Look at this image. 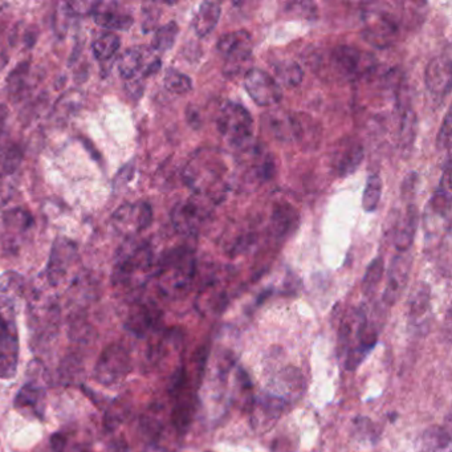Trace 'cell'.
<instances>
[{"label": "cell", "instance_id": "cell-1", "mask_svg": "<svg viewBox=\"0 0 452 452\" xmlns=\"http://www.w3.org/2000/svg\"><path fill=\"white\" fill-rule=\"evenodd\" d=\"M153 252L148 243L130 237L117 254L113 284L118 287H141L150 274Z\"/></svg>", "mask_w": 452, "mask_h": 452}, {"label": "cell", "instance_id": "cell-2", "mask_svg": "<svg viewBox=\"0 0 452 452\" xmlns=\"http://www.w3.org/2000/svg\"><path fill=\"white\" fill-rule=\"evenodd\" d=\"M195 274V260L186 248H176L164 254L158 263L155 276L161 293L176 299L186 293Z\"/></svg>", "mask_w": 452, "mask_h": 452}, {"label": "cell", "instance_id": "cell-3", "mask_svg": "<svg viewBox=\"0 0 452 452\" xmlns=\"http://www.w3.org/2000/svg\"><path fill=\"white\" fill-rule=\"evenodd\" d=\"M227 167L219 153L199 150L194 154L183 170L185 183L199 196L214 198L220 192V182Z\"/></svg>", "mask_w": 452, "mask_h": 452}, {"label": "cell", "instance_id": "cell-4", "mask_svg": "<svg viewBox=\"0 0 452 452\" xmlns=\"http://www.w3.org/2000/svg\"><path fill=\"white\" fill-rule=\"evenodd\" d=\"M217 125L221 137L233 148L249 149L254 134V120L248 110L233 101H227L219 110Z\"/></svg>", "mask_w": 452, "mask_h": 452}, {"label": "cell", "instance_id": "cell-5", "mask_svg": "<svg viewBox=\"0 0 452 452\" xmlns=\"http://www.w3.org/2000/svg\"><path fill=\"white\" fill-rule=\"evenodd\" d=\"M132 371L129 352L120 343H110L98 357L95 366V380L102 386L113 387L123 384Z\"/></svg>", "mask_w": 452, "mask_h": 452}, {"label": "cell", "instance_id": "cell-6", "mask_svg": "<svg viewBox=\"0 0 452 452\" xmlns=\"http://www.w3.org/2000/svg\"><path fill=\"white\" fill-rule=\"evenodd\" d=\"M161 65V59L146 45L129 48L118 59V72L126 81H142L155 75Z\"/></svg>", "mask_w": 452, "mask_h": 452}, {"label": "cell", "instance_id": "cell-7", "mask_svg": "<svg viewBox=\"0 0 452 452\" xmlns=\"http://www.w3.org/2000/svg\"><path fill=\"white\" fill-rule=\"evenodd\" d=\"M364 38L377 48H386L397 39L399 32V19L389 10L380 8L374 4L364 15Z\"/></svg>", "mask_w": 452, "mask_h": 452}, {"label": "cell", "instance_id": "cell-8", "mask_svg": "<svg viewBox=\"0 0 452 452\" xmlns=\"http://www.w3.org/2000/svg\"><path fill=\"white\" fill-rule=\"evenodd\" d=\"M44 369L39 361H32L28 366V380L15 397V409L41 419L45 411V389L44 378L39 373Z\"/></svg>", "mask_w": 452, "mask_h": 452}, {"label": "cell", "instance_id": "cell-9", "mask_svg": "<svg viewBox=\"0 0 452 452\" xmlns=\"http://www.w3.org/2000/svg\"><path fill=\"white\" fill-rule=\"evenodd\" d=\"M330 64L337 76L354 81L373 70L374 59L356 47L338 45L330 52Z\"/></svg>", "mask_w": 452, "mask_h": 452}, {"label": "cell", "instance_id": "cell-10", "mask_svg": "<svg viewBox=\"0 0 452 452\" xmlns=\"http://www.w3.org/2000/svg\"><path fill=\"white\" fill-rule=\"evenodd\" d=\"M218 51L226 60V75L240 72L252 56V36L246 29L224 33L218 40Z\"/></svg>", "mask_w": 452, "mask_h": 452}, {"label": "cell", "instance_id": "cell-11", "mask_svg": "<svg viewBox=\"0 0 452 452\" xmlns=\"http://www.w3.org/2000/svg\"><path fill=\"white\" fill-rule=\"evenodd\" d=\"M77 260V246L67 237H59L52 247L51 258L45 271L48 284L54 288L64 284L70 271L76 267Z\"/></svg>", "mask_w": 452, "mask_h": 452}, {"label": "cell", "instance_id": "cell-12", "mask_svg": "<svg viewBox=\"0 0 452 452\" xmlns=\"http://www.w3.org/2000/svg\"><path fill=\"white\" fill-rule=\"evenodd\" d=\"M153 221V210L146 202L125 203L118 207L111 215V224L114 230L129 239L150 227Z\"/></svg>", "mask_w": 452, "mask_h": 452}, {"label": "cell", "instance_id": "cell-13", "mask_svg": "<svg viewBox=\"0 0 452 452\" xmlns=\"http://www.w3.org/2000/svg\"><path fill=\"white\" fill-rule=\"evenodd\" d=\"M244 88L248 96L259 107H272L281 101L283 89L268 72L249 68L244 73Z\"/></svg>", "mask_w": 452, "mask_h": 452}, {"label": "cell", "instance_id": "cell-14", "mask_svg": "<svg viewBox=\"0 0 452 452\" xmlns=\"http://www.w3.org/2000/svg\"><path fill=\"white\" fill-rule=\"evenodd\" d=\"M208 217V205L202 199L192 198L174 205L171 211V223L180 235L198 233Z\"/></svg>", "mask_w": 452, "mask_h": 452}, {"label": "cell", "instance_id": "cell-15", "mask_svg": "<svg viewBox=\"0 0 452 452\" xmlns=\"http://www.w3.org/2000/svg\"><path fill=\"white\" fill-rule=\"evenodd\" d=\"M451 75V56L447 47V51L434 56L426 68V88L434 100L443 101L450 93Z\"/></svg>", "mask_w": 452, "mask_h": 452}, {"label": "cell", "instance_id": "cell-16", "mask_svg": "<svg viewBox=\"0 0 452 452\" xmlns=\"http://www.w3.org/2000/svg\"><path fill=\"white\" fill-rule=\"evenodd\" d=\"M19 334L16 324L0 318V378L10 380L17 373Z\"/></svg>", "mask_w": 452, "mask_h": 452}, {"label": "cell", "instance_id": "cell-17", "mask_svg": "<svg viewBox=\"0 0 452 452\" xmlns=\"http://www.w3.org/2000/svg\"><path fill=\"white\" fill-rule=\"evenodd\" d=\"M23 277L16 272H6L0 277V318L16 324L19 302L23 297Z\"/></svg>", "mask_w": 452, "mask_h": 452}, {"label": "cell", "instance_id": "cell-18", "mask_svg": "<svg viewBox=\"0 0 452 452\" xmlns=\"http://www.w3.org/2000/svg\"><path fill=\"white\" fill-rule=\"evenodd\" d=\"M411 259L407 252H398L389 268L387 284L384 288V302L393 305L400 297L403 290L407 287L410 277Z\"/></svg>", "mask_w": 452, "mask_h": 452}, {"label": "cell", "instance_id": "cell-19", "mask_svg": "<svg viewBox=\"0 0 452 452\" xmlns=\"http://www.w3.org/2000/svg\"><path fill=\"white\" fill-rule=\"evenodd\" d=\"M33 227V218L32 215L20 208L16 207L7 211L3 215V233H4V244L15 249L16 240L20 239L24 233H27Z\"/></svg>", "mask_w": 452, "mask_h": 452}, {"label": "cell", "instance_id": "cell-20", "mask_svg": "<svg viewBox=\"0 0 452 452\" xmlns=\"http://www.w3.org/2000/svg\"><path fill=\"white\" fill-rule=\"evenodd\" d=\"M365 157L364 146L356 141H345L343 148L336 153L334 169L340 177L352 176Z\"/></svg>", "mask_w": 452, "mask_h": 452}, {"label": "cell", "instance_id": "cell-21", "mask_svg": "<svg viewBox=\"0 0 452 452\" xmlns=\"http://www.w3.org/2000/svg\"><path fill=\"white\" fill-rule=\"evenodd\" d=\"M116 3H97L96 10L93 13L95 23L100 27L108 31H123L133 26V17L130 15L121 14L116 10Z\"/></svg>", "mask_w": 452, "mask_h": 452}, {"label": "cell", "instance_id": "cell-22", "mask_svg": "<svg viewBox=\"0 0 452 452\" xmlns=\"http://www.w3.org/2000/svg\"><path fill=\"white\" fill-rule=\"evenodd\" d=\"M221 6L218 1H203L192 17V28L198 38L208 36L219 23Z\"/></svg>", "mask_w": 452, "mask_h": 452}, {"label": "cell", "instance_id": "cell-23", "mask_svg": "<svg viewBox=\"0 0 452 452\" xmlns=\"http://www.w3.org/2000/svg\"><path fill=\"white\" fill-rule=\"evenodd\" d=\"M158 311L149 304H136L130 308L126 328L136 336H145L158 321Z\"/></svg>", "mask_w": 452, "mask_h": 452}, {"label": "cell", "instance_id": "cell-24", "mask_svg": "<svg viewBox=\"0 0 452 452\" xmlns=\"http://www.w3.org/2000/svg\"><path fill=\"white\" fill-rule=\"evenodd\" d=\"M299 221V212L295 210L293 205L288 203L276 205L271 215V233L279 239H284L296 230Z\"/></svg>", "mask_w": 452, "mask_h": 452}, {"label": "cell", "instance_id": "cell-25", "mask_svg": "<svg viewBox=\"0 0 452 452\" xmlns=\"http://www.w3.org/2000/svg\"><path fill=\"white\" fill-rule=\"evenodd\" d=\"M418 223L419 212L416 205H407L405 215L398 221L397 233L394 239L398 252H407L410 249L418 230Z\"/></svg>", "mask_w": 452, "mask_h": 452}, {"label": "cell", "instance_id": "cell-26", "mask_svg": "<svg viewBox=\"0 0 452 452\" xmlns=\"http://www.w3.org/2000/svg\"><path fill=\"white\" fill-rule=\"evenodd\" d=\"M283 411V399L276 396H264L254 406L252 423L256 428H267L279 419Z\"/></svg>", "mask_w": 452, "mask_h": 452}, {"label": "cell", "instance_id": "cell-27", "mask_svg": "<svg viewBox=\"0 0 452 452\" xmlns=\"http://www.w3.org/2000/svg\"><path fill=\"white\" fill-rule=\"evenodd\" d=\"M450 446V434L442 427L432 426L418 440V452H449Z\"/></svg>", "mask_w": 452, "mask_h": 452}, {"label": "cell", "instance_id": "cell-28", "mask_svg": "<svg viewBox=\"0 0 452 452\" xmlns=\"http://www.w3.org/2000/svg\"><path fill=\"white\" fill-rule=\"evenodd\" d=\"M410 318L412 324L419 325L425 321L426 315L430 312V288L425 283L416 284L409 299Z\"/></svg>", "mask_w": 452, "mask_h": 452}, {"label": "cell", "instance_id": "cell-29", "mask_svg": "<svg viewBox=\"0 0 452 452\" xmlns=\"http://www.w3.org/2000/svg\"><path fill=\"white\" fill-rule=\"evenodd\" d=\"M274 80L279 85L287 88H296L302 84L304 79V70L302 65L293 60H283L274 64Z\"/></svg>", "mask_w": 452, "mask_h": 452}, {"label": "cell", "instance_id": "cell-30", "mask_svg": "<svg viewBox=\"0 0 452 452\" xmlns=\"http://www.w3.org/2000/svg\"><path fill=\"white\" fill-rule=\"evenodd\" d=\"M274 386L280 396L290 398L300 396L302 391V373L295 368H287L274 378Z\"/></svg>", "mask_w": 452, "mask_h": 452}, {"label": "cell", "instance_id": "cell-31", "mask_svg": "<svg viewBox=\"0 0 452 452\" xmlns=\"http://www.w3.org/2000/svg\"><path fill=\"white\" fill-rule=\"evenodd\" d=\"M418 132V118L415 111L406 108L402 111L399 123V146L402 150H409L414 145Z\"/></svg>", "mask_w": 452, "mask_h": 452}, {"label": "cell", "instance_id": "cell-32", "mask_svg": "<svg viewBox=\"0 0 452 452\" xmlns=\"http://www.w3.org/2000/svg\"><path fill=\"white\" fill-rule=\"evenodd\" d=\"M120 48V38L114 32H104L92 44L93 55L98 61H107L117 54Z\"/></svg>", "mask_w": 452, "mask_h": 452}, {"label": "cell", "instance_id": "cell-33", "mask_svg": "<svg viewBox=\"0 0 452 452\" xmlns=\"http://www.w3.org/2000/svg\"><path fill=\"white\" fill-rule=\"evenodd\" d=\"M178 32L179 27L177 22H174V20L169 22L167 24H164L155 31L151 48L155 52H166V51L171 49L174 42L177 40Z\"/></svg>", "mask_w": 452, "mask_h": 452}, {"label": "cell", "instance_id": "cell-34", "mask_svg": "<svg viewBox=\"0 0 452 452\" xmlns=\"http://www.w3.org/2000/svg\"><path fill=\"white\" fill-rule=\"evenodd\" d=\"M23 162V150L19 145L10 143L0 149V174L13 176Z\"/></svg>", "mask_w": 452, "mask_h": 452}, {"label": "cell", "instance_id": "cell-35", "mask_svg": "<svg viewBox=\"0 0 452 452\" xmlns=\"http://www.w3.org/2000/svg\"><path fill=\"white\" fill-rule=\"evenodd\" d=\"M164 88L173 95H186L192 89V79L178 69L169 68L164 73Z\"/></svg>", "mask_w": 452, "mask_h": 452}, {"label": "cell", "instance_id": "cell-36", "mask_svg": "<svg viewBox=\"0 0 452 452\" xmlns=\"http://www.w3.org/2000/svg\"><path fill=\"white\" fill-rule=\"evenodd\" d=\"M28 72H29V63L24 61L20 63L16 68L10 73L7 80V89L11 100H17L22 97L26 85H27Z\"/></svg>", "mask_w": 452, "mask_h": 452}, {"label": "cell", "instance_id": "cell-37", "mask_svg": "<svg viewBox=\"0 0 452 452\" xmlns=\"http://www.w3.org/2000/svg\"><path fill=\"white\" fill-rule=\"evenodd\" d=\"M381 196H382V180L378 174H371L368 178L364 196H362L364 210L366 212H373L380 205Z\"/></svg>", "mask_w": 452, "mask_h": 452}, {"label": "cell", "instance_id": "cell-38", "mask_svg": "<svg viewBox=\"0 0 452 452\" xmlns=\"http://www.w3.org/2000/svg\"><path fill=\"white\" fill-rule=\"evenodd\" d=\"M384 261L381 256L375 258L371 261L365 272L362 280V290L365 295H373L374 290L378 287L382 276H384Z\"/></svg>", "mask_w": 452, "mask_h": 452}, {"label": "cell", "instance_id": "cell-39", "mask_svg": "<svg viewBox=\"0 0 452 452\" xmlns=\"http://www.w3.org/2000/svg\"><path fill=\"white\" fill-rule=\"evenodd\" d=\"M192 412H194V405L192 400L189 398L180 399L173 411V423L177 427V430L186 431V428L192 422Z\"/></svg>", "mask_w": 452, "mask_h": 452}, {"label": "cell", "instance_id": "cell-40", "mask_svg": "<svg viewBox=\"0 0 452 452\" xmlns=\"http://www.w3.org/2000/svg\"><path fill=\"white\" fill-rule=\"evenodd\" d=\"M126 416V406L123 405V400H116L109 410L107 411L105 415V427L109 430H114L118 426L123 425V418Z\"/></svg>", "mask_w": 452, "mask_h": 452}, {"label": "cell", "instance_id": "cell-41", "mask_svg": "<svg viewBox=\"0 0 452 452\" xmlns=\"http://www.w3.org/2000/svg\"><path fill=\"white\" fill-rule=\"evenodd\" d=\"M98 1H89V0H76V1H68L64 4L65 14L69 16H88L93 15L96 10Z\"/></svg>", "mask_w": 452, "mask_h": 452}, {"label": "cell", "instance_id": "cell-42", "mask_svg": "<svg viewBox=\"0 0 452 452\" xmlns=\"http://www.w3.org/2000/svg\"><path fill=\"white\" fill-rule=\"evenodd\" d=\"M450 143H451V114L450 111L446 114L440 130H439L438 137H437V148L438 150H450Z\"/></svg>", "mask_w": 452, "mask_h": 452}, {"label": "cell", "instance_id": "cell-43", "mask_svg": "<svg viewBox=\"0 0 452 452\" xmlns=\"http://www.w3.org/2000/svg\"><path fill=\"white\" fill-rule=\"evenodd\" d=\"M416 185H418V174L410 173L402 183V198L410 201L416 190Z\"/></svg>", "mask_w": 452, "mask_h": 452}, {"label": "cell", "instance_id": "cell-44", "mask_svg": "<svg viewBox=\"0 0 452 452\" xmlns=\"http://www.w3.org/2000/svg\"><path fill=\"white\" fill-rule=\"evenodd\" d=\"M7 117H8V108L6 105L0 104V132H1V127H3V125L6 123Z\"/></svg>", "mask_w": 452, "mask_h": 452}, {"label": "cell", "instance_id": "cell-45", "mask_svg": "<svg viewBox=\"0 0 452 452\" xmlns=\"http://www.w3.org/2000/svg\"><path fill=\"white\" fill-rule=\"evenodd\" d=\"M208 452H210V451H208Z\"/></svg>", "mask_w": 452, "mask_h": 452}]
</instances>
